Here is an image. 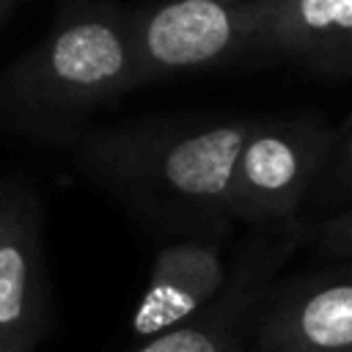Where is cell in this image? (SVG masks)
Here are the masks:
<instances>
[{"label": "cell", "mask_w": 352, "mask_h": 352, "mask_svg": "<svg viewBox=\"0 0 352 352\" xmlns=\"http://www.w3.org/2000/svg\"><path fill=\"white\" fill-rule=\"evenodd\" d=\"M256 118H146L91 132L80 170L146 223L170 231L226 228L228 184Z\"/></svg>", "instance_id": "cell-1"}, {"label": "cell", "mask_w": 352, "mask_h": 352, "mask_svg": "<svg viewBox=\"0 0 352 352\" xmlns=\"http://www.w3.org/2000/svg\"><path fill=\"white\" fill-rule=\"evenodd\" d=\"M135 85L129 14L80 6L0 74V129L66 143Z\"/></svg>", "instance_id": "cell-2"}, {"label": "cell", "mask_w": 352, "mask_h": 352, "mask_svg": "<svg viewBox=\"0 0 352 352\" xmlns=\"http://www.w3.org/2000/svg\"><path fill=\"white\" fill-rule=\"evenodd\" d=\"M270 6L272 0H160L129 14L138 85L264 50Z\"/></svg>", "instance_id": "cell-3"}, {"label": "cell", "mask_w": 352, "mask_h": 352, "mask_svg": "<svg viewBox=\"0 0 352 352\" xmlns=\"http://www.w3.org/2000/svg\"><path fill=\"white\" fill-rule=\"evenodd\" d=\"M333 132L327 121L311 116L256 118L231 173L228 220L253 228L297 220L322 179Z\"/></svg>", "instance_id": "cell-4"}, {"label": "cell", "mask_w": 352, "mask_h": 352, "mask_svg": "<svg viewBox=\"0 0 352 352\" xmlns=\"http://www.w3.org/2000/svg\"><path fill=\"white\" fill-rule=\"evenodd\" d=\"M302 236L297 220L258 228V236L239 253L223 292L192 319L146 338L129 352H248L256 319L270 297L272 280Z\"/></svg>", "instance_id": "cell-5"}, {"label": "cell", "mask_w": 352, "mask_h": 352, "mask_svg": "<svg viewBox=\"0 0 352 352\" xmlns=\"http://www.w3.org/2000/svg\"><path fill=\"white\" fill-rule=\"evenodd\" d=\"M47 324L41 201L22 176L0 179V352H36Z\"/></svg>", "instance_id": "cell-6"}, {"label": "cell", "mask_w": 352, "mask_h": 352, "mask_svg": "<svg viewBox=\"0 0 352 352\" xmlns=\"http://www.w3.org/2000/svg\"><path fill=\"white\" fill-rule=\"evenodd\" d=\"M250 352H352V267L267 297Z\"/></svg>", "instance_id": "cell-7"}, {"label": "cell", "mask_w": 352, "mask_h": 352, "mask_svg": "<svg viewBox=\"0 0 352 352\" xmlns=\"http://www.w3.org/2000/svg\"><path fill=\"white\" fill-rule=\"evenodd\" d=\"M228 272L220 248L212 242L182 239L165 245L135 305L132 333L146 341L192 319L223 292Z\"/></svg>", "instance_id": "cell-8"}, {"label": "cell", "mask_w": 352, "mask_h": 352, "mask_svg": "<svg viewBox=\"0 0 352 352\" xmlns=\"http://www.w3.org/2000/svg\"><path fill=\"white\" fill-rule=\"evenodd\" d=\"M264 50L316 72L352 74V0H272Z\"/></svg>", "instance_id": "cell-9"}, {"label": "cell", "mask_w": 352, "mask_h": 352, "mask_svg": "<svg viewBox=\"0 0 352 352\" xmlns=\"http://www.w3.org/2000/svg\"><path fill=\"white\" fill-rule=\"evenodd\" d=\"M314 192H322L330 204H341V209L352 204V118L333 132V146Z\"/></svg>", "instance_id": "cell-10"}, {"label": "cell", "mask_w": 352, "mask_h": 352, "mask_svg": "<svg viewBox=\"0 0 352 352\" xmlns=\"http://www.w3.org/2000/svg\"><path fill=\"white\" fill-rule=\"evenodd\" d=\"M314 248L322 256L352 258V204L336 209L314 228Z\"/></svg>", "instance_id": "cell-11"}, {"label": "cell", "mask_w": 352, "mask_h": 352, "mask_svg": "<svg viewBox=\"0 0 352 352\" xmlns=\"http://www.w3.org/2000/svg\"><path fill=\"white\" fill-rule=\"evenodd\" d=\"M11 6H14V0H0V22L8 16V11H11Z\"/></svg>", "instance_id": "cell-12"}]
</instances>
